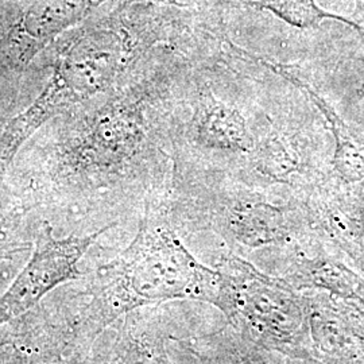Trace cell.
<instances>
[{
  "label": "cell",
  "mask_w": 364,
  "mask_h": 364,
  "mask_svg": "<svg viewBox=\"0 0 364 364\" xmlns=\"http://www.w3.org/2000/svg\"><path fill=\"white\" fill-rule=\"evenodd\" d=\"M117 36L93 31L58 53L43 91L23 112L13 117L0 135V183L27 139L48 120L107 90L127 63Z\"/></svg>",
  "instance_id": "1"
},
{
  "label": "cell",
  "mask_w": 364,
  "mask_h": 364,
  "mask_svg": "<svg viewBox=\"0 0 364 364\" xmlns=\"http://www.w3.org/2000/svg\"><path fill=\"white\" fill-rule=\"evenodd\" d=\"M103 231L65 239L53 237L50 230L41 234L31 259L0 297V326L33 308L53 287L77 277L78 260Z\"/></svg>",
  "instance_id": "2"
},
{
  "label": "cell",
  "mask_w": 364,
  "mask_h": 364,
  "mask_svg": "<svg viewBox=\"0 0 364 364\" xmlns=\"http://www.w3.org/2000/svg\"><path fill=\"white\" fill-rule=\"evenodd\" d=\"M87 10V0H27L19 19L0 45V66L21 72Z\"/></svg>",
  "instance_id": "3"
},
{
  "label": "cell",
  "mask_w": 364,
  "mask_h": 364,
  "mask_svg": "<svg viewBox=\"0 0 364 364\" xmlns=\"http://www.w3.org/2000/svg\"><path fill=\"white\" fill-rule=\"evenodd\" d=\"M193 132L198 144L212 150L250 153L255 147L240 111L212 95L201 96L196 105Z\"/></svg>",
  "instance_id": "4"
},
{
  "label": "cell",
  "mask_w": 364,
  "mask_h": 364,
  "mask_svg": "<svg viewBox=\"0 0 364 364\" xmlns=\"http://www.w3.org/2000/svg\"><path fill=\"white\" fill-rule=\"evenodd\" d=\"M279 72L284 77L293 81L296 85H299L301 90L306 92L313 99V102L317 105V107L323 111V114L326 115L332 132L335 135L336 139V150H335V169L338 173L351 181L356 180H362L364 177V156L360 150L356 147V144H353L351 138L348 136L347 129L344 127V124L341 123V120L338 119V115L323 102V99H320L314 92L299 78L289 75L287 70H275Z\"/></svg>",
  "instance_id": "5"
},
{
  "label": "cell",
  "mask_w": 364,
  "mask_h": 364,
  "mask_svg": "<svg viewBox=\"0 0 364 364\" xmlns=\"http://www.w3.org/2000/svg\"><path fill=\"white\" fill-rule=\"evenodd\" d=\"M247 3L260 10H267L287 25L299 28L316 26L324 18L332 16L323 11L314 0H251Z\"/></svg>",
  "instance_id": "6"
},
{
  "label": "cell",
  "mask_w": 364,
  "mask_h": 364,
  "mask_svg": "<svg viewBox=\"0 0 364 364\" xmlns=\"http://www.w3.org/2000/svg\"><path fill=\"white\" fill-rule=\"evenodd\" d=\"M257 168L262 173L273 177H284L297 169V158L290 146L278 136H270L259 146L254 147Z\"/></svg>",
  "instance_id": "7"
},
{
  "label": "cell",
  "mask_w": 364,
  "mask_h": 364,
  "mask_svg": "<svg viewBox=\"0 0 364 364\" xmlns=\"http://www.w3.org/2000/svg\"><path fill=\"white\" fill-rule=\"evenodd\" d=\"M21 250H23V248L15 247L13 245H7V243L0 242V259L7 258L9 255H13L14 252H18Z\"/></svg>",
  "instance_id": "8"
}]
</instances>
